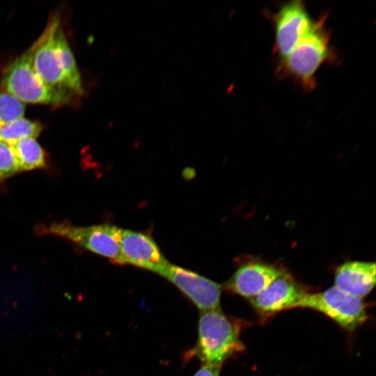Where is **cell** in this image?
<instances>
[{"label": "cell", "instance_id": "cell-16", "mask_svg": "<svg viewBox=\"0 0 376 376\" xmlns=\"http://www.w3.org/2000/svg\"><path fill=\"white\" fill-rule=\"evenodd\" d=\"M21 171L12 146L0 140V180L9 178Z\"/></svg>", "mask_w": 376, "mask_h": 376}, {"label": "cell", "instance_id": "cell-2", "mask_svg": "<svg viewBox=\"0 0 376 376\" xmlns=\"http://www.w3.org/2000/svg\"><path fill=\"white\" fill-rule=\"evenodd\" d=\"M327 16L324 14L315 20L288 56L277 63L276 72L280 77L292 78L306 91L316 88L315 74L319 68L337 58L331 44V32L326 27Z\"/></svg>", "mask_w": 376, "mask_h": 376}, {"label": "cell", "instance_id": "cell-10", "mask_svg": "<svg viewBox=\"0 0 376 376\" xmlns=\"http://www.w3.org/2000/svg\"><path fill=\"white\" fill-rule=\"evenodd\" d=\"M284 272L275 265L259 260L249 261L236 270L225 288L233 293L251 299Z\"/></svg>", "mask_w": 376, "mask_h": 376}, {"label": "cell", "instance_id": "cell-14", "mask_svg": "<svg viewBox=\"0 0 376 376\" xmlns=\"http://www.w3.org/2000/svg\"><path fill=\"white\" fill-rule=\"evenodd\" d=\"M41 130L40 123L22 117L0 127V140L13 145L24 138L36 139Z\"/></svg>", "mask_w": 376, "mask_h": 376}, {"label": "cell", "instance_id": "cell-5", "mask_svg": "<svg viewBox=\"0 0 376 376\" xmlns=\"http://www.w3.org/2000/svg\"><path fill=\"white\" fill-rule=\"evenodd\" d=\"M296 307L319 311L347 331L356 329L367 318L362 299L347 294L335 286L315 293L306 292Z\"/></svg>", "mask_w": 376, "mask_h": 376}, {"label": "cell", "instance_id": "cell-17", "mask_svg": "<svg viewBox=\"0 0 376 376\" xmlns=\"http://www.w3.org/2000/svg\"><path fill=\"white\" fill-rule=\"evenodd\" d=\"M221 366L203 364L194 376H219Z\"/></svg>", "mask_w": 376, "mask_h": 376}, {"label": "cell", "instance_id": "cell-4", "mask_svg": "<svg viewBox=\"0 0 376 376\" xmlns=\"http://www.w3.org/2000/svg\"><path fill=\"white\" fill-rule=\"evenodd\" d=\"M122 230L109 224L77 226L63 221L39 225L36 232L67 239L88 251L121 264Z\"/></svg>", "mask_w": 376, "mask_h": 376}, {"label": "cell", "instance_id": "cell-3", "mask_svg": "<svg viewBox=\"0 0 376 376\" xmlns=\"http://www.w3.org/2000/svg\"><path fill=\"white\" fill-rule=\"evenodd\" d=\"M240 323L220 309L200 313L197 343L191 351L203 364L221 366L242 351Z\"/></svg>", "mask_w": 376, "mask_h": 376}, {"label": "cell", "instance_id": "cell-12", "mask_svg": "<svg viewBox=\"0 0 376 376\" xmlns=\"http://www.w3.org/2000/svg\"><path fill=\"white\" fill-rule=\"evenodd\" d=\"M375 263L348 261L336 269L334 286L352 296L362 299L375 285Z\"/></svg>", "mask_w": 376, "mask_h": 376}, {"label": "cell", "instance_id": "cell-13", "mask_svg": "<svg viewBox=\"0 0 376 376\" xmlns=\"http://www.w3.org/2000/svg\"><path fill=\"white\" fill-rule=\"evenodd\" d=\"M11 146L22 171L46 166L45 152L36 139L24 138Z\"/></svg>", "mask_w": 376, "mask_h": 376}, {"label": "cell", "instance_id": "cell-8", "mask_svg": "<svg viewBox=\"0 0 376 376\" xmlns=\"http://www.w3.org/2000/svg\"><path fill=\"white\" fill-rule=\"evenodd\" d=\"M200 310L220 309L221 285L194 272L170 263L159 272Z\"/></svg>", "mask_w": 376, "mask_h": 376}, {"label": "cell", "instance_id": "cell-6", "mask_svg": "<svg viewBox=\"0 0 376 376\" xmlns=\"http://www.w3.org/2000/svg\"><path fill=\"white\" fill-rule=\"evenodd\" d=\"M1 88L24 103H64L37 75L26 51L6 66Z\"/></svg>", "mask_w": 376, "mask_h": 376}, {"label": "cell", "instance_id": "cell-9", "mask_svg": "<svg viewBox=\"0 0 376 376\" xmlns=\"http://www.w3.org/2000/svg\"><path fill=\"white\" fill-rule=\"evenodd\" d=\"M120 254L121 264H131L157 274L169 263L150 236L132 230H122Z\"/></svg>", "mask_w": 376, "mask_h": 376}, {"label": "cell", "instance_id": "cell-11", "mask_svg": "<svg viewBox=\"0 0 376 376\" xmlns=\"http://www.w3.org/2000/svg\"><path fill=\"white\" fill-rule=\"evenodd\" d=\"M305 292L288 273L284 272L251 298L250 302L260 312L274 313L296 307Z\"/></svg>", "mask_w": 376, "mask_h": 376}, {"label": "cell", "instance_id": "cell-1", "mask_svg": "<svg viewBox=\"0 0 376 376\" xmlns=\"http://www.w3.org/2000/svg\"><path fill=\"white\" fill-rule=\"evenodd\" d=\"M26 52L37 75L64 103L83 94L81 75L57 15L49 18Z\"/></svg>", "mask_w": 376, "mask_h": 376}, {"label": "cell", "instance_id": "cell-7", "mask_svg": "<svg viewBox=\"0 0 376 376\" xmlns=\"http://www.w3.org/2000/svg\"><path fill=\"white\" fill-rule=\"evenodd\" d=\"M270 17L274 30V52L279 63L288 56L298 40L312 27L315 19L301 0L281 5Z\"/></svg>", "mask_w": 376, "mask_h": 376}, {"label": "cell", "instance_id": "cell-15", "mask_svg": "<svg viewBox=\"0 0 376 376\" xmlns=\"http://www.w3.org/2000/svg\"><path fill=\"white\" fill-rule=\"evenodd\" d=\"M25 104L13 95L0 91V127L16 119L22 118Z\"/></svg>", "mask_w": 376, "mask_h": 376}]
</instances>
